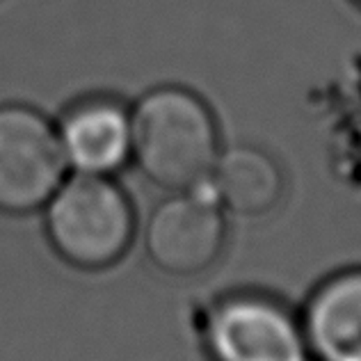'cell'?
I'll list each match as a JSON object with an SVG mask.
<instances>
[{
    "label": "cell",
    "instance_id": "cell-1",
    "mask_svg": "<svg viewBox=\"0 0 361 361\" xmlns=\"http://www.w3.org/2000/svg\"><path fill=\"white\" fill-rule=\"evenodd\" d=\"M133 158L156 185L183 192L206 183L220 156L215 119L183 87H158L130 112Z\"/></svg>",
    "mask_w": 361,
    "mask_h": 361
},
{
    "label": "cell",
    "instance_id": "cell-2",
    "mask_svg": "<svg viewBox=\"0 0 361 361\" xmlns=\"http://www.w3.org/2000/svg\"><path fill=\"white\" fill-rule=\"evenodd\" d=\"M46 233L64 261L103 270L126 254L135 215L123 190L108 176L75 174L46 202Z\"/></svg>",
    "mask_w": 361,
    "mask_h": 361
},
{
    "label": "cell",
    "instance_id": "cell-3",
    "mask_svg": "<svg viewBox=\"0 0 361 361\" xmlns=\"http://www.w3.org/2000/svg\"><path fill=\"white\" fill-rule=\"evenodd\" d=\"M58 128L32 108H0V211L32 213L66 176Z\"/></svg>",
    "mask_w": 361,
    "mask_h": 361
},
{
    "label": "cell",
    "instance_id": "cell-4",
    "mask_svg": "<svg viewBox=\"0 0 361 361\" xmlns=\"http://www.w3.org/2000/svg\"><path fill=\"white\" fill-rule=\"evenodd\" d=\"M206 345L215 361H309L302 322L268 298L235 295L208 316Z\"/></svg>",
    "mask_w": 361,
    "mask_h": 361
},
{
    "label": "cell",
    "instance_id": "cell-5",
    "mask_svg": "<svg viewBox=\"0 0 361 361\" xmlns=\"http://www.w3.org/2000/svg\"><path fill=\"white\" fill-rule=\"evenodd\" d=\"M217 199L183 190L165 199L149 217L147 252L160 270L192 277L208 270L222 252L224 220Z\"/></svg>",
    "mask_w": 361,
    "mask_h": 361
},
{
    "label": "cell",
    "instance_id": "cell-6",
    "mask_svg": "<svg viewBox=\"0 0 361 361\" xmlns=\"http://www.w3.org/2000/svg\"><path fill=\"white\" fill-rule=\"evenodd\" d=\"M58 137L75 174L110 176L133 156L130 112L115 101L97 99L71 108L60 121Z\"/></svg>",
    "mask_w": 361,
    "mask_h": 361
},
{
    "label": "cell",
    "instance_id": "cell-7",
    "mask_svg": "<svg viewBox=\"0 0 361 361\" xmlns=\"http://www.w3.org/2000/svg\"><path fill=\"white\" fill-rule=\"evenodd\" d=\"M302 329L318 361H361V268L320 283L304 309Z\"/></svg>",
    "mask_w": 361,
    "mask_h": 361
},
{
    "label": "cell",
    "instance_id": "cell-8",
    "mask_svg": "<svg viewBox=\"0 0 361 361\" xmlns=\"http://www.w3.org/2000/svg\"><path fill=\"white\" fill-rule=\"evenodd\" d=\"M208 185L217 202L231 213L256 217L279 202L283 180L268 154L254 147H231L217 156Z\"/></svg>",
    "mask_w": 361,
    "mask_h": 361
}]
</instances>
